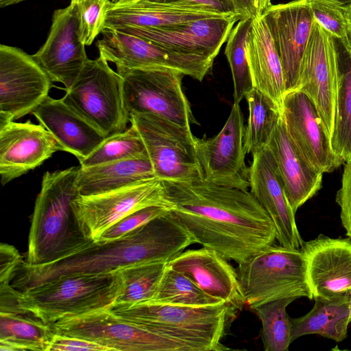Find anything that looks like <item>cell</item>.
<instances>
[{
  "label": "cell",
  "mask_w": 351,
  "mask_h": 351,
  "mask_svg": "<svg viewBox=\"0 0 351 351\" xmlns=\"http://www.w3.org/2000/svg\"><path fill=\"white\" fill-rule=\"evenodd\" d=\"M245 99L249 113L244 130V148L246 154H252L268 145L282 112L267 95L255 88Z\"/></svg>",
  "instance_id": "31"
},
{
  "label": "cell",
  "mask_w": 351,
  "mask_h": 351,
  "mask_svg": "<svg viewBox=\"0 0 351 351\" xmlns=\"http://www.w3.org/2000/svg\"><path fill=\"white\" fill-rule=\"evenodd\" d=\"M152 3H178L207 8L226 15H239L234 0H138Z\"/></svg>",
  "instance_id": "44"
},
{
  "label": "cell",
  "mask_w": 351,
  "mask_h": 351,
  "mask_svg": "<svg viewBox=\"0 0 351 351\" xmlns=\"http://www.w3.org/2000/svg\"><path fill=\"white\" fill-rule=\"evenodd\" d=\"M289 202L296 213L322 185L323 173L303 157L290 138L282 117L267 145Z\"/></svg>",
  "instance_id": "24"
},
{
  "label": "cell",
  "mask_w": 351,
  "mask_h": 351,
  "mask_svg": "<svg viewBox=\"0 0 351 351\" xmlns=\"http://www.w3.org/2000/svg\"><path fill=\"white\" fill-rule=\"evenodd\" d=\"M162 182L171 213L195 243L237 264L275 243L271 219L247 190L204 180Z\"/></svg>",
  "instance_id": "1"
},
{
  "label": "cell",
  "mask_w": 351,
  "mask_h": 351,
  "mask_svg": "<svg viewBox=\"0 0 351 351\" xmlns=\"http://www.w3.org/2000/svg\"><path fill=\"white\" fill-rule=\"evenodd\" d=\"M120 270L62 276L19 291L21 307L44 322L110 309L123 289Z\"/></svg>",
  "instance_id": "5"
},
{
  "label": "cell",
  "mask_w": 351,
  "mask_h": 351,
  "mask_svg": "<svg viewBox=\"0 0 351 351\" xmlns=\"http://www.w3.org/2000/svg\"><path fill=\"white\" fill-rule=\"evenodd\" d=\"M170 209L167 206H152L136 210L108 228L97 241L103 243L119 239L146 223L167 213Z\"/></svg>",
  "instance_id": "40"
},
{
  "label": "cell",
  "mask_w": 351,
  "mask_h": 351,
  "mask_svg": "<svg viewBox=\"0 0 351 351\" xmlns=\"http://www.w3.org/2000/svg\"><path fill=\"white\" fill-rule=\"evenodd\" d=\"M336 40L314 21L295 90L304 93L313 102L330 141L335 121L339 75L340 52Z\"/></svg>",
  "instance_id": "12"
},
{
  "label": "cell",
  "mask_w": 351,
  "mask_h": 351,
  "mask_svg": "<svg viewBox=\"0 0 351 351\" xmlns=\"http://www.w3.org/2000/svg\"><path fill=\"white\" fill-rule=\"evenodd\" d=\"M250 193L265 209L282 246L300 249L304 245L295 221V212L287 198L272 154L267 147L252 154L249 168Z\"/></svg>",
  "instance_id": "19"
},
{
  "label": "cell",
  "mask_w": 351,
  "mask_h": 351,
  "mask_svg": "<svg viewBox=\"0 0 351 351\" xmlns=\"http://www.w3.org/2000/svg\"><path fill=\"white\" fill-rule=\"evenodd\" d=\"M71 1H76V0H71Z\"/></svg>",
  "instance_id": "51"
},
{
  "label": "cell",
  "mask_w": 351,
  "mask_h": 351,
  "mask_svg": "<svg viewBox=\"0 0 351 351\" xmlns=\"http://www.w3.org/2000/svg\"><path fill=\"white\" fill-rule=\"evenodd\" d=\"M51 81L70 88L88 59L80 36V17L76 1L54 11L45 43L33 55Z\"/></svg>",
  "instance_id": "17"
},
{
  "label": "cell",
  "mask_w": 351,
  "mask_h": 351,
  "mask_svg": "<svg viewBox=\"0 0 351 351\" xmlns=\"http://www.w3.org/2000/svg\"><path fill=\"white\" fill-rule=\"evenodd\" d=\"M209 296L241 310L245 305L236 269L216 251L202 247L184 250L169 261Z\"/></svg>",
  "instance_id": "23"
},
{
  "label": "cell",
  "mask_w": 351,
  "mask_h": 351,
  "mask_svg": "<svg viewBox=\"0 0 351 351\" xmlns=\"http://www.w3.org/2000/svg\"><path fill=\"white\" fill-rule=\"evenodd\" d=\"M99 56L88 59L62 100L106 137L130 123L123 100V78Z\"/></svg>",
  "instance_id": "7"
},
{
  "label": "cell",
  "mask_w": 351,
  "mask_h": 351,
  "mask_svg": "<svg viewBox=\"0 0 351 351\" xmlns=\"http://www.w3.org/2000/svg\"><path fill=\"white\" fill-rule=\"evenodd\" d=\"M79 168L46 171L43 175L32 218L26 264L55 262L93 242L81 230L73 207L79 195Z\"/></svg>",
  "instance_id": "3"
},
{
  "label": "cell",
  "mask_w": 351,
  "mask_h": 351,
  "mask_svg": "<svg viewBox=\"0 0 351 351\" xmlns=\"http://www.w3.org/2000/svg\"><path fill=\"white\" fill-rule=\"evenodd\" d=\"M54 335L51 324L32 313H0L1 351H48Z\"/></svg>",
  "instance_id": "30"
},
{
  "label": "cell",
  "mask_w": 351,
  "mask_h": 351,
  "mask_svg": "<svg viewBox=\"0 0 351 351\" xmlns=\"http://www.w3.org/2000/svg\"><path fill=\"white\" fill-rule=\"evenodd\" d=\"M331 1H333L340 5L346 7L349 5H351V0H330Z\"/></svg>",
  "instance_id": "48"
},
{
  "label": "cell",
  "mask_w": 351,
  "mask_h": 351,
  "mask_svg": "<svg viewBox=\"0 0 351 351\" xmlns=\"http://www.w3.org/2000/svg\"><path fill=\"white\" fill-rule=\"evenodd\" d=\"M96 46L99 56L128 69L165 68L176 70L202 81L211 69L214 59L177 51L145 38L117 29L104 28Z\"/></svg>",
  "instance_id": "10"
},
{
  "label": "cell",
  "mask_w": 351,
  "mask_h": 351,
  "mask_svg": "<svg viewBox=\"0 0 351 351\" xmlns=\"http://www.w3.org/2000/svg\"><path fill=\"white\" fill-rule=\"evenodd\" d=\"M32 113L56 138L63 151L74 155L79 162L106 138L62 98L48 96Z\"/></svg>",
  "instance_id": "25"
},
{
  "label": "cell",
  "mask_w": 351,
  "mask_h": 351,
  "mask_svg": "<svg viewBox=\"0 0 351 351\" xmlns=\"http://www.w3.org/2000/svg\"><path fill=\"white\" fill-rule=\"evenodd\" d=\"M25 0H0V7L3 8L18 3Z\"/></svg>",
  "instance_id": "47"
},
{
  "label": "cell",
  "mask_w": 351,
  "mask_h": 351,
  "mask_svg": "<svg viewBox=\"0 0 351 351\" xmlns=\"http://www.w3.org/2000/svg\"><path fill=\"white\" fill-rule=\"evenodd\" d=\"M265 5L269 8L271 5V0H263Z\"/></svg>",
  "instance_id": "50"
},
{
  "label": "cell",
  "mask_w": 351,
  "mask_h": 351,
  "mask_svg": "<svg viewBox=\"0 0 351 351\" xmlns=\"http://www.w3.org/2000/svg\"><path fill=\"white\" fill-rule=\"evenodd\" d=\"M80 17V36L85 45H90L101 33L109 0H76Z\"/></svg>",
  "instance_id": "39"
},
{
  "label": "cell",
  "mask_w": 351,
  "mask_h": 351,
  "mask_svg": "<svg viewBox=\"0 0 351 351\" xmlns=\"http://www.w3.org/2000/svg\"><path fill=\"white\" fill-rule=\"evenodd\" d=\"M246 56L254 88L267 95L282 112L286 94L283 70L267 26L253 18L246 40Z\"/></svg>",
  "instance_id": "27"
},
{
  "label": "cell",
  "mask_w": 351,
  "mask_h": 351,
  "mask_svg": "<svg viewBox=\"0 0 351 351\" xmlns=\"http://www.w3.org/2000/svg\"><path fill=\"white\" fill-rule=\"evenodd\" d=\"M130 123L143 140L157 179L176 182L203 180L196 137L191 128L149 113L132 114Z\"/></svg>",
  "instance_id": "8"
},
{
  "label": "cell",
  "mask_w": 351,
  "mask_h": 351,
  "mask_svg": "<svg viewBox=\"0 0 351 351\" xmlns=\"http://www.w3.org/2000/svg\"><path fill=\"white\" fill-rule=\"evenodd\" d=\"M167 264V262L145 263L120 269L123 289L112 306H130L150 300L156 293Z\"/></svg>",
  "instance_id": "33"
},
{
  "label": "cell",
  "mask_w": 351,
  "mask_h": 351,
  "mask_svg": "<svg viewBox=\"0 0 351 351\" xmlns=\"http://www.w3.org/2000/svg\"><path fill=\"white\" fill-rule=\"evenodd\" d=\"M148 157L143 140L132 124L124 131L107 136L80 166L88 167L107 162Z\"/></svg>",
  "instance_id": "37"
},
{
  "label": "cell",
  "mask_w": 351,
  "mask_h": 351,
  "mask_svg": "<svg viewBox=\"0 0 351 351\" xmlns=\"http://www.w3.org/2000/svg\"><path fill=\"white\" fill-rule=\"evenodd\" d=\"M171 208L162 182L154 179L112 191L78 195L73 210L86 238L97 241L101 234L128 214L147 206Z\"/></svg>",
  "instance_id": "13"
},
{
  "label": "cell",
  "mask_w": 351,
  "mask_h": 351,
  "mask_svg": "<svg viewBox=\"0 0 351 351\" xmlns=\"http://www.w3.org/2000/svg\"><path fill=\"white\" fill-rule=\"evenodd\" d=\"M63 148L40 123L11 121L0 125V176L2 185L42 165Z\"/></svg>",
  "instance_id": "21"
},
{
  "label": "cell",
  "mask_w": 351,
  "mask_h": 351,
  "mask_svg": "<svg viewBox=\"0 0 351 351\" xmlns=\"http://www.w3.org/2000/svg\"><path fill=\"white\" fill-rule=\"evenodd\" d=\"M138 0H114L113 2H117L119 3H131L134 2Z\"/></svg>",
  "instance_id": "49"
},
{
  "label": "cell",
  "mask_w": 351,
  "mask_h": 351,
  "mask_svg": "<svg viewBox=\"0 0 351 351\" xmlns=\"http://www.w3.org/2000/svg\"><path fill=\"white\" fill-rule=\"evenodd\" d=\"M296 298H286L255 308L261 322V339L265 351H287L291 341V325L287 306Z\"/></svg>",
  "instance_id": "36"
},
{
  "label": "cell",
  "mask_w": 351,
  "mask_h": 351,
  "mask_svg": "<svg viewBox=\"0 0 351 351\" xmlns=\"http://www.w3.org/2000/svg\"><path fill=\"white\" fill-rule=\"evenodd\" d=\"M146 302L188 306L224 303L205 293L188 276L167 264L155 295Z\"/></svg>",
  "instance_id": "34"
},
{
  "label": "cell",
  "mask_w": 351,
  "mask_h": 351,
  "mask_svg": "<svg viewBox=\"0 0 351 351\" xmlns=\"http://www.w3.org/2000/svg\"><path fill=\"white\" fill-rule=\"evenodd\" d=\"M313 295L330 298L351 292V238L319 234L302 247Z\"/></svg>",
  "instance_id": "22"
},
{
  "label": "cell",
  "mask_w": 351,
  "mask_h": 351,
  "mask_svg": "<svg viewBox=\"0 0 351 351\" xmlns=\"http://www.w3.org/2000/svg\"><path fill=\"white\" fill-rule=\"evenodd\" d=\"M144 329L172 339L188 351L228 350L221 342L237 310L226 303L188 306L143 302L110 308Z\"/></svg>",
  "instance_id": "4"
},
{
  "label": "cell",
  "mask_w": 351,
  "mask_h": 351,
  "mask_svg": "<svg viewBox=\"0 0 351 351\" xmlns=\"http://www.w3.org/2000/svg\"><path fill=\"white\" fill-rule=\"evenodd\" d=\"M345 10H346V16L348 25L350 37L351 39V5H349L348 6L345 7Z\"/></svg>",
  "instance_id": "46"
},
{
  "label": "cell",
  "mask_w": 351,
  "mask_h": 351,
  "mask_svg": "<svg viewBox=\"0 0 351 351\" xmlns=\"http://www.w3.org/2000/svg\"><path fill=\"white\" fill-rule=\"evenodd\" d=\"M261 17L280 60L286 93L295 90L302 60L315 21L309 1L271 4Z\"/></svg>",
  "instance_id": "16"
},
{
  "label": "cell",
  "mask_w": 351,
  "mask_h": 351,
  "mask_svg": "<svg viewBox=\"0 0 351 351\" xmlns=\"http://www.w3.org/2000/svg\"><path fill=\"white\" fill-rule=\"evenodd\" d=\"M314 20L351 53V39L345 7L330 0H308Z\"/></svg>",
  "instance_id": "38"
},
{
  "label": "cell",
  "mask_w": 351,
  "mask_h": 351,
  "mask_svg": "<svg viewBox=\"0 0 351 351\" xmlns=\"http://www.w3.org/2000/svg\"><path fill=\"white\" fill-rule=\"evenodd\" d=\"M252 21V18L240 19L232 29L226 40L224 53L232 73L234 104H240L254 88L246 56V40Z\"/></svg>",
  "instance_id": "35"
},
{
  "label": "cell",
  "mask_w": 351,
  "mask_h": 351,
  "mask_svg": "<svg viewBox=\"0 0 351 351\" xmlns=\"http://www.w3.org/2000/svg\"><path fill=\"white\" fill-rule=\"evenodd\" d=\"M123 78L125 110L132 114L149 113L182 126L195 123L182 88L185 75L165 68H117Z\"/></svg>",
  "instance_id": "9"
},
{
  "label": "cell",
  "mask_w": 351,
  "mask_h": 351,
  "mask_svg": "<svg viewBox=\"0 0 351 351\" xmlns=\"http://www.w3.org/2000/svg\"><path fill=\"white\" fill-rule=\"evenodd\" d=\"M244 121L239 104H233L220 132L210 138H196L197 156L204 181L247 190Z\"/></svg>",
  "instance_id": "15"
},
{
  "label": "cell",
  "mask_w": 351,
  "mask_h": 351,
  "mask_svg": "<svg viewBox=\"0 0 351 351\" xmlns=\"http://www.w3.org/2000/svg\"><path fill=\"white\" fill-rule=\"evenodd\" d=\"M336 202L340 208V217L348 237L351 238V160L346 162L341 185L337 192Z\"/></svg>",
  "instance_id": "41"
},
{
  "label": "cell",
  "mask_w": 351,
  "mask_h": 351,
  "mask_svg": "<svg viewBox=\"0 0 351 351\" xmlns=\"http://www.w3.org/2000/svg\"><path fill=\"white\" fill-rule=\"evenodd\" d=\"M331 147L343 161L351 160V53L339 54L336 116Z\"/></svg>",
  "instance_id": "32"
},
{
  "label": "cell",
  "mask_w": 351,
  "mask_h": 351,
  "mask_svg": "<svg viewBox=\"0 0 351 351\" xmlns=\"http://www.w3.org/2000/svg\"><path fill=\"white\" fill-rule=\"evenodd\" d=\"M221 16L229 15L184 4L152 3L141 1L119 3L109 1L104 28L117 29L123 26L161 27Z\"/></svg>",
  "instance_id": "26"
},
{
  "label": "cell",
  "mask_w": 351,
  "mask_h": 351,
  "mask_svg": "<svg viewBox=\"0 0 351 351\" xmlns=\"http://www.w3.org/2000/svg\"><path fill=\"white\" fill-rule=\"evenodd\" d=\"M52 81L33 56L0 45V125L32 112L48 96Z\"/></svg>",
  "instance_id": "14"
},
{
  "label": "cell",
  "mask_w": 351,
  "mask_h": 351,
  "mask_svg": "<svg viewBox=\"0 0 351 351\" xmlns=\"http://www.w3.org/2000/svg\"><path fill=\"white\" fill-rule=\"evenodd\" d=\"M193 243L170 210L119 239L93 241L61 260L42 265L23 261L11 285L22 292L62 276L106 274L135 264L167 263Z\"/></svg>",
  "instance_id": "2"
},
{
  "label": "cell",
  "mask_w": 351,
  "mask_h": 351,
  "mask_svg": "<svg viewBox=\"0 0 351 351\" xmlns=\"http://www.w3.org/2000/svg\"><path fill=\"white\" fill-rule=\"evenodd\" d=\"M23 261L21 254L14 246L8 243H1L0 286L11 284Z\"/></svg>",
  "instance_id": "42"
},
{
  "label": "cell",
  "mask_w": 351,
  "mask_h": 351,
  "mask_svg": "<svg viewBox=\"0 0 351 351\" xmlns=\"http://www.w3.org/2000/svg\"><path fill=\"white\" fill-rule=\"evenodd\" d=\"M241 19L261 16L267 8L263 0H234Z\"/></svg>",
  "instance_id": "45"
},
{
  "label": "cell",
  "mask_w": 351,
  "mask_h": 351,
  "mask_svg": "<svg viewBox=\"0 0 351 351\" xmlns=\"http://www.w3.org/2000/svg\"><path fill=\"white\" fill-rule=\"evenodd\" d=\"M287 131L303 157L319 171L330 173L343 161L333 152L311 99L300 90L285 94L282 108Z\"/></svg>",
  "instance_id": "20"
},
{
  "label": "cell",
  "mask_w": 351,
  "mask_h": 351,
  "mask_svg": "<svg viewBox=\"0 0 351 351\" xmlns=\"http://www.w3.org/2000/svg\"><path fill=\"white\" fill-rule=\"evenodd\" d=\"M238 279L250 309L286 298L313 299L302 249L271 245L238 264Z\"/></svg>",
  "instance_id": "6"
},
{
  "label": "cell",
  "mask_w": 351,
  "mask_h": 351,
  "mask_svg": "<svg viewBox=\"0 0 351 351\" xmlns=\"http://www.w3.org/2000/svg\"><path fill=\"white\" fill-rule=\"evenodd\" d=\"M51 325L56 334L85 339L110 350L188 351L182 344L138 326L110 309L66 317Z\"/></svg>",
  "instance_id": "11"
},
{
  "label": "cell",
  "mask_w": 351,
  "mask_h": 351,
  "mask_svg": "<svg viewBox=\"0 0 351 351\" xmlns=\"http://www.w3.org/2000/svg\"><path fill=\"white\" fill-rule=\"evenodd\" d=\"M313 307L306 314L290 318L291 341L307 335H318L341 342L351 323V292L330 298H314Z\"/></svg>",
  "instance_id": "29"
},
{
  "label": "cell",
  "mask_w": 351,
  "mask_h": 351,
  "mask_svg": "<svg viewBox=\"0 0 351 351\" xmlns=\"http://www.w3.org/2000/svg\"><path fill=\"white\" fill-rule=\"evenodd\" d=\"M78 351V350H101L111 351L110 348L94 341L85 339L62 335H54L49 346L48 351Z\"/></svg>",
  "instance_id": "43"
},
{
  "label": "cell",
  "mask_w": 351,
  "mask_h": 351,
  "mask_svg": "<svg viewBox=\"0 0 351 351\" xmlns=\"http://www.w3.org/2000/svg\"><path fill=\"white\" fill-rule=\"evenodd\" d=\"M157 179L148 157L126 159L82 167L77 189L80 195L104 193L136 183Z\"/></svg>",
  "instance_id": "28"
},
{
  "label": "cell",
  "mask_w": 351,
  "mask_h": 351,
  "mask_svg": "<svg viewBox=\"0 0 351 351\" xmlns=\"http://www.w3.org/2000/svg\"><path fill=\"white\" fill-rule=\"evenodd\" d=\"M239 15L207 17L161 27L123 26L117 29L177 51L214 59L226 42Z\"/></svg>",
  "instance_id": "18"
}]
</instances>
